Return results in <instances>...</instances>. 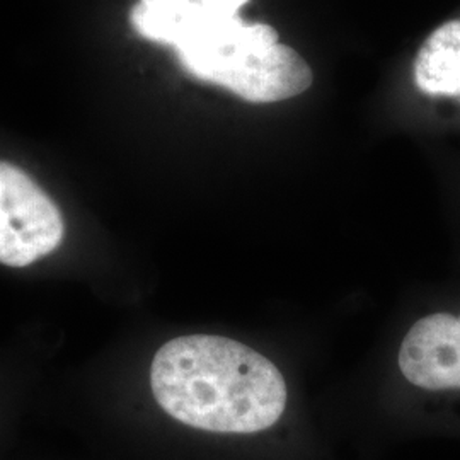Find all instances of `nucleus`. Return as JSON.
Returning <instances> with one entry per match:
<instances>
[{
  "mask_svg": "<svg viewBox=\"0 0 460 460\" xmlns=\"http://www.w3.org/2000/svg\"><path fill=\"white\" fill-rule=\"evenodd\" d=\"M406 380L427 391H460V315L431 314L412 324L399 348Z\"/></svg>",
  "mask_w": 460,
  "mask_h": 460,
  "instance_id": "4",
  "label": "nucleus"
},
{
  "mask_svg": "<svg viewBox=\"0 0 460 460\" xmlns=\"http://www.w3.org/2000/svg\"><path fill=\"white\" fill-rule=\"evenodd\" d=\"M135 33L172 47L182 68L201 83L222 85L247 102L296 98L313 85V70L296 49L279 43L264 22L235 16L163 19L130 9Z\"/></svg>",
  "mask_w": 460,
  "mask_h": 460,
  "instance_id": "2",
  "label": "nucleus"
},
{
  "mask_svg": "<svg viewBox=\"0 0 460 460\" xmlns=\"http://www.w3.org/2000/svg\"><path fill=\"white\" fill-rule=\"evenodd\" d=\"M251 0H140L137 5L150 16L184 19L235 16Z\"/></svg>",
  "mask_w": 460,
  "mask_h": 460,
  "instance_id": "6",
  "label": "nucleus"
},
{
  "mask_svg": "<svg viewBox=\"0 0 460 460\" xmlns=\"http://www.w3.org/2000/svg\"><path fill=\"white\" fill-rule=\"evenodd\" d=\"M157 404L186 427L252 435L277 425L287 384L261 353L235 340L190 334L167 341L150 365Z\"/></svg>",
  "mask_w": 460,
  "mask_h": 460,
  "instance_id": "1",
  "label": "nucleus"
},
{
  "mask_svg": "<svg viewBox=\"0 0 460 460\" xmlns=\"http://www.w3.org/2000/svg\"><path fill=\"white\" fill-rule=\"evenodd\" d=\"M412 70L421 93L460 98V19L444 22L428 36Z\"/></svg>",
  "mask_w": 460,
  "mask_h": 460,
  "instance_id": "5",
  "label": "nucleus"
},
{
  "mask_svg": "<svg viewBox=\"0 0 460 460\" xmlns=\"http://www.w3.org/2000/svg\"><path fill=\"white\" fill-rule=\"evenodd\" d=\"M64 235L57 203L22 169L0 161V264L36 263L57 251Z\"/></svg>",
  "mask_w": 460,
  "mask_h": 460,
  "instance_id": "3",
  "label": "nucleus"
}]
</instances>
